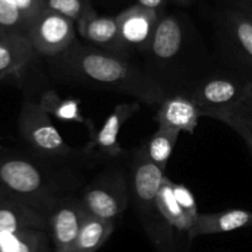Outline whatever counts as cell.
Segmentation results:
<instances>
[{
    "label": "cell",
    "instance_id": "cell-1",
    "mask_svg": "<svg viewBox=\"0 0 252 252\" xmlns=\"http://www.w3.org/2000/svg\"><path fill=\"white\" fill-rule=\"evenodd\" d=\"M53 65L79 83L127 94L147 105L161 103L165 98L162 86L125 58L76 41L53 57Z\"/></svg>",
    "mask_w": 252,
    "mask_h": 252
},
{
    "label": "cell",
    "instance_id": "cell-2",
    "mask_svg": "<svg viewBox=\"0 0 252 252\" xmlns=\"http://www.w3.org/2000/svg\"><path fill=\"white\" fill-rule=\"evenodd\" d=\"M19 130L27 143L44 154L63 157L70 153V147L54 127L51 116L38 103H24L19 115Z\"/></svg>",
    "mask_w": 252,
    "mask_h": 252
},
{
    "label": "cell",
    "instance_id": "cell-3",
    "mask_svg": "<svg viewBox=\"0 0 252 252\" xmlns=\"http://www.w3.org/2000/svg\"><path fill=\"white\" fill-rule=\"evenodd\" d=\"M75 22L44 9L27 32L34 51L46 57L59 56L75 42Z\"/></svg>",
    "mask_w": 252,
    "mask_h": 252
},
{
    "label": "cell",
    "instance_id": "cell-4",
    "mask_svg": "<svg viewBox=\"0 0 252 252\" xmlns=\"http://www.w3.org/2000/svg\"><path fill=\"white\" fill-rule=\"evenodd\" d=\"M81 202L93 216L113 220L127 208L128 192L125 177L120 172L100 177L85 189Z\"/></svg>",
    "mask_w": 252,
    "mask_h": 252
},
{
    "label": "cell",
    "instance_id": "cell-5",
    "mask_svg": "<svg viewBox=\"0 0 252 252\" xmlns=\"http://www.w3.org/2000/svg\"><path fill=\"white\" fill-rule=\"evenodd\" d=\"M120 36L126 49H149L153 34L159 24L160 14L155 10L133 5L116 16Z\"/></svg>",
    "mask_w": 252,
    "mask_h": 252
},
{
    "label": "cell",
    "instance_id": "cell-6",
    "mask_svg": "<svg viewBox=\"0 0 252 252\" xmlns=\"http://www.w3.org/2000/svg\"><path fill=\"white\" fill-rule=\"evenodd\" d=\"M249 81L238 83L231 79L216 78L202 83L189 97L201 110L202 117L223 111L241 97Z\"/></svg>",
    "mask_w": 252,
    "mask_h": 252
},
{
    "label": "cell",
    "instance_id": "cell-7",
    "mask_svg": "<svg viewBox=\"0 0 252 252\" xmlns=\"http://www.w3.org/2000/svg\"><path fill=\"white\" fill-rule=\"evenodd\" d=\"M76 24L80 36L93 44V47L115 54L126 51L121 41L120 27L116 17L100 16L90 4Z\"/></svg>",
    "mask_w": 252,
    "mask_h": 252
},
{
    "label": "cell",
    "instance_id": "cell-8",
    "mask_svg": "<svg viewBox=\"0 0 252 252\" xmlns=\"http://www.w3.org/2000/svg\"><path fill=\"white\" fill-rule=\"evenodd\" d=\"M86 212L83 202H65L52 214L49 228L54 252H75L76 239Z\"/></svg>",
    "mask_w": 252,
    "mask_h": 252
},
{
    "label": "cell",
    "instance_id": "cell-9",
    "mask_svg": "<svg viewBox=\"0 0 252 252\" xmlns=\"http://www.w3.org/2000/svg\"><path fill=\"white\" fill-rule=\"evenodd\" d=\"M201 117V110L191 97L176 95L162 100L155 116V122L160 128L193 134Z\"/></svg>",
    "mask_w": 252,
    "mask_h": 252
},
{
    "label": "cell",
    "instance_id": "cell-10",
    "mask_svg": "<svg viewBox=\"0 0 252 252\" xmlns=\"http://www.w3.org/2000/svg\"><path fill=\"white\" fill-rule=\"evenodd\" d=\"M0 184L6 192L30 196L43 187V177L27 160L9 158L0 160Z\"/></svg>",
    "mask_w": 252,
    "mask_h": 252
},
{
    "label": "cell",
    "instance_id": "cell-11",
    "mask_svg": "<svg viewBox=\"0 0 252 252\" xmlns=\"http://www.w3.org/2000/svg\"><path fill=\"white\" fill-rule=\"evenodd\" d=\"M140 110L139 102H123L116 106L112 112L106 118L100 130L91 134V142L88 145V150L96 148L101 153L110 157H118L122 153L118 135L123 125L130 120Z\"/></svg>",
    "mask_w": 252,
    "mask_h": 252
},
{
    "label": "cell",
    "instance_id": "cell-12",
    "mask_svg": "<svg viewBox=\"0 0 252 252\" xmlns=\"http://www.w3.org/2000/svg\"><path fill=\"white\" fill-rule=\"evenodd\" d=\"M164 177L165 172L139 152L133 165V189L135 199L143 209L157 208L155 202Z\"/></svg>",
    "mask_w": 252,
    "mask_h": 252
},
{
    "label": "cell",
    "instance_id": "cell-13",
    "mask_svg": "<svg viewBox=\"0 0 252 252\" xmlns=\"http://www.w3.org/2000/svg\"><path fill=\"white\" fill-rule=\"evenodd\" d=\"M252 225V212L246 209H228L211 214H199L189 231V238L229 233Z\"/></svg>",
    "mask_w": 252,
    "mask_h": 252
},
{
    "label": "cell",
    "instance_id": "cell-14",
    "mask_svg": "<svg viewBox=\"0 0 252 252\" xmlns=\"http://www.w3.org/2000/svg\"><path fill=\"white\" fill-rule=\"evenodd\" d=\"M46 9V0H0V26L27 34L34 20Z\"/></svg>",
    "mask_w": 252,
    "mask_h": 252
},
{
    "label": "cell",
    "instance_id": "cell-15",
    "mask_svg": "<svg viewBox=\"0 0 252 252\" xmlns=\"http://www.w3.org/2000/svg\"><path fill=\"white\" fill-rule=\"evenodd\" d=\"M34 51L27 34L10 32L0 41V79L17 74L31 62Z\"/></svg>",
    "mask_w": 252,
    "mask_h": 252
},
{
    "label": "cell",
    "instance_id": "cell-16",
    "mask_svg": "<svg viewBox=\"0 0 252 252\" xmlns=\"http://www.w3.org/2000/svg\"><path fill=\"white\" fill-rule=\"evenodd\" d=\"M47 226L46 218L26 204L12 199L0 203V238L22 229L44 230Z\"/></svg>",
    "mask_w": 252,
    "mask_h": 252
},
{
    "label": "cell",
    "instance_id": "cell-17",
    "mask_svg": "<svg viewBox=\"0 0 252 252\" xmlns=\"http://www.w3.org/2000/svg\"><path fill=\"white\" fill-rule=\"evenodd\" d=\"M233 128L246 144L252 143V81H249L245 91L236 102L228 108L209 116Z\"/></svg>",
    "mask_w": 252,
    "mask_h": 252
},
{
    "label": "cell",
    "instance_id": "cell-18",
    "mask_svg": "<svg viewBox=\"0 0 252 252\" xmlns=\"http://www.w3.org/2000/svg\"><path fill=\"white\" fill-rule=\"evenodd\" d=\"M184 41L182 27L175 16H162L153 34L149 49L160 59H170L180 52Z\"/></svg>",
    "mask_w": 252,
    "mask_h": 252
},
{
    "label": "cell",
    "instance_id": "cell-19",
    "mask_svg": "<svg viewBox=\"0 0 252 252\" xmlns=\"http://www.w3.org/2000/svg\"><path fill=\"white\" fill-rule=\"evenodd\" d=\"M157 209L161 214L162 218L167 221L171 226L176 228L180 231H186L189 233L193 226L194 220L187 216L177 201L174 192V182L166 176L164 177L160 186L159 192L155 202Z\"/></svg>",
    "mask_w": 252,
    "mask_h": 252
},
{
    "label": "cell",
    "instance_id": "cell-20",
    "mask_svg": "<svg viewBox=\"0 0 252 252\" xmlns=\"http://www.w3.org/2000/svg\"><path fill=\"white\" fill-rule=\"evenodd\" d=\"M113 229V220H106L86 212L76 239L75 252H96L108 240Z\"/></svg>",
    "mask_w": 252,
    "mask_h": 252
},
{
    "label": "cell",
    "instance_id": "cell-21",
    "mask_svg": "<svg viewBox=\"0 0 252 252\" xmlns=\"http://www.w3.org/2000/svg\"><path fill=\"white\" fill-rule=\"evenodd\" d=\"M0 252H48V236L39 229H22L0 238Z\"/></svg>",
    "mask_w": 252,
    "mask_h": 252
},
{
    "label": "cell",
    "instance_id": "cell-22",
    "mask_svg": "<svg viewBox=\"0 0 252 252\" xmlns=\"http://www.w3.org/2000/svg\"><path fill=\"white\" fill-rule=\"evenodd\" d=\"M229 34L241 62L252 70V20L241 12H231Z\"/></svg>",
    "mask_w": 252,
    "mask_h": 252
},
{
    "label": "cell",
    "instance_id": "cell-23",
    "mask_svg": "<svg viewBox=\"0 0 252 252\" xmlns=\"http://www.w3.org/2000/svg\"><path fill=\"white\" fill-rule=\"evenodd\" d=\"M38 105L49 116L64 122H75L88 125L89 121L81 113L80 102L74 98H63L54 90H47L41 96Z\"/></svg>",
    "mask_w": 252,
    "mask_h": 252
},
{
    "label": "cell",
    "instance_id": "cell-24",
    "mask_svg": "<svg viewBox=\"0 0 252 252\" xmlns=\"http://www.w3.org/2000/svg\"><path fill=\"white\" fill-rule=\"evenodd\" d=\"M180 133L181 132L179 130L159 127L148 140L147 147L142 150L145 157L164 172L166 171L167 164L179 139Z\"/></svg>",
    "mask_w": 252,
    "mask_h": 252
},
{
    "label": "cell",
    "instance_id": "cell-25",
    "mask_svg": "<svg viewBox=\"0 0 252 252\" xmlns=\"http://www.w3.org/2000/svg\"><path fill=\"white\" fill-rule=\"evenodd\" d=\"M90 4V0H46V9L78 22Z\"/></svg>",
    "mask_w": 252,
    "mask_h": 252
},
{
    "label": "cell",
    "instance_id": "cell-26",
    "mask_svg": "<svg viewBox=\"0 0 252 252\" xmlns=\"http://www.w3.org/2000/svg\"><path fill=\"white\" fill-rule=\"evenodd\" d=\"M174 192L175 196H176L177 201H179L180 206L184 208V211L186 212L187 216L191 219H193L196 221L197 217L199 216L198 208H197V202L194 198L193 193L187 189L185 185L181 184H174Z\"/></svg>",
    "mask_w": 252,
    "mask_h": 252
},
{
    "label": "cell",
    "instance_id": "cell-27",
    "mask_svg": "<svg viewBox=\"0 0 252 252\" xmlns=\"http://www.w3.org/2000/svg\"><path fill=\"white\" fill-rule=\"evenodd\" d=\"M138 5L145 7V9L155 10V11L159 12L160 9H162L165 4H166L167 0H137Z\"/></svg>",
    "mask_w": 252,
    "mask_h": 252
},
{
    "label": "cell",
    "instance_id": "cell-28",
    "mask_svg": "<svg viewBox=\"0 0 252 252\" xmlns=\"http://www.w3.org/2000/svg\"><path fill=\"white\" fill-rule=\"evenodd\" d=\"M5 193H6V189H5L4 187L1 186V184H0V203H1L2 201H5V198H4Z\"/></svg>",
    "mask_w": 252,
    "mask_h": 252
},
{
    "label": "cell",
    "instance_id": "cell-29",
    "mask_svg": "<svg viewBox=\"0 0 252 252\" xmlns=\"http://www.w3.org/2000/svg\"><path fill=\"white\" fill-rule=\"evenodd\" d=\"M7 33H10V32L7 31V30H5L2 26H0V41H1V39L4 38Z\"/></svg>",
    "mask_w": 252,
    "mask_h": 252
},
{
    "label": "cell",
    "instance_id": "cell-30",
    "mask_svg": "<svg viewBox=\"0 0 252 252\" xmlns=\"http://www.w3.org/2000/svg\"><path fill=\"white\" fill-rule=\"evenodd\" d=\"M172 1L177 2V4H181V5H186V4H189V1H191V0H172Z\"/></svg>",
    "mask_w": 252,
    "mask_h": 252
},
{
    "label": "cell",
    "instance_id": "cell-31",
    "mask_svg": "<svg viewBox=\"0 0 252 252\" xmlns=\"http://www.w3.org/2000/svg\"><path fill=\"white\" fill-rule=\"evenodd\" d=\"M248 147H249V149H250V153H251V155H252V143H249Z\"/></svg>",
    "mask_w": 252,
    "mask_h": 252
},
{
    "label": "cell",
    "instance_id": "cell-32",
    "mask_svg": "<svg viewBox=\"0 0 252 252\" xmlns=\"http://www.w3.org/2000/svg\"><path fill=\"white\" fill-rule=\"evenodd\" d=\"M250 19H251V20H252V17H250Z\"/></svg>",
    "mask_w": 252,
    "mask_h": 252
}]
</instances>
